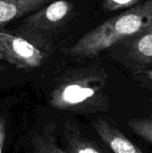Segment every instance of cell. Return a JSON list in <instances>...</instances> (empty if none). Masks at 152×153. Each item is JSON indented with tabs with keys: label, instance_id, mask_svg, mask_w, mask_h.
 <instances>
[{
	"label": "cell",
	"instance_id": "cell-10",
	"mask_svg": "<svg viewBox=\"0 0 152 153\" xmlns=\"http://www.w3.org/2000/svg\"><path fill=\"white\" fill-rule=\"evenodd\" d=\"M35 153H66L59 149L47 136L35 135L32 140Z\"/></svg>",
	"mask_w": 152,
	"mask_h": 153
},
{
	"label": "cell",
	"instance_id": "cell-11",
	"mask_svg": "<svg viewBox=\"0 0 152 153\" xmlns=\"http://www.w3.org/2000/svg\"><path fill=\"white\" fill-rule=\"evenodd\" d=\"M142 0H105L102 8L105 11L113 12L125 8H132L140 4Z\"/></svg>",
	"mask_w": 152,
	"mask_h": 153
},
{
	"label": "cell",
	"instance_id": "cell-7",
	"mask_svg": "<svg viewBox=\"0 0 152 153\" xmlns=\"http://www.w3.org/2000/svg\"><path fill=\"white\" fill-rule=\"evenodd\" d=\"M65 136L72 153H104L95 143L83 137L73 124L66 125Z\"/></svg>",
	"mask_w": 152,
	"mask_h": 153
},
{
	"label": "cell",
	"instance_id": "cell-12",
	"mask_svg": "<svg viewBox=\"0 0 152 153\" xmlns=\"http://www.w3.org/2000/svg\"><path fill=\"white\" fill-rule=\"evenodd\" d=\"M4 135H5V121L3 117H0V153H2Z\"/></svg>",
	"mask_w": 152,
	"mask_h": 153
},
{
	"label": "cell",
	"instance_id": "cell-3",
	"mask_svg": "<svg viewBox=\"0 0 152 153\" xmlns=\"http://www.w3.org/2000/svg\"><path fill=\"white\" fill-rule=\"evenodd\" d=\"M72 4L66 0H56L28 17L22 28L27 31H36L57 26L69 15Z\"/></svg>",
	"mask_w": 152,
	"mask_h": 153
},
{
	"label": "cell",
	"instance_id": "cell-8",
	"mask_svg": "<svg viewBox=\"0 0 152 153\" xmlns=\"http://www.w3.org/2000/svg\"><path fill=\"white\" fill-rule=\"evenodd\" d=\"M133 56L142 62H152V25L140 33L132 46Z\"/></svg>",
	"mask_w": 152,
	"mask_h": 153
},
{
	"label": "cell",
	"instance_id": "cell-9",
	"mask_svg": "<svg viewBox=\"0 0 152 153\" xmlns=\"http://www.w3.org/2000/svg\"><path fill=\"white\" fill-rule=\"evenodd\" d=\"M128 126L134 134L152 143V120L133 118L128 121Z\"/></svg>",
	"mask_w": 152,
	"mask_h": 153
},
{
	"label": "cell",
	"instance_id": "cell-5",
	"mask_svg": "<svg viewBox=\"0 0 152 153\" xmlns=\"http://www.w3.org/2000/svg\"><path fill=\"white\" fill-rule=\"evenodd\" d=\"M98 89L89 85L88 80H80L62 86L55 93L54 100L58 104L77 105L97 95Z\"/></svg>",
	"mask_w": 152,
	"mask_h": 153
},
{
	"label": "cell",
	"instance_id": "cell-6",
	"mask_svg": "<svg viewBox=\"0 0 152 153\" xmlns=\"http://www.w3.org/2000/svg\"><path fill=\"white\" fill-rule=\"evenodd\" d=\"M53 0H0V26L37 10Z\"/></svg>",
	"mask_w": 152,
	"mask_h": 153
},
{
	"label": "cell",
	"instance_id": "cell-14",
	"mask_svg": "<svg viewBox=\"0 0 152 153\" xmlns=\"http://www.w3.org/2000/svg\"><path fill=\"white\" fill-rule=\"evenodd\" d=\"M0 65H1V60H0Z\"/></svg>",
	"mask_w": 152,
	"mask_h": 153
},
{
	"label": "cell",
	"instance_id": "cell-13",
	"mask_svg": "<svg viewBox=\"0 0 152 153\" xmlns=\"http://www.w3.org/2000/svg\"><path fill=\"white\" fill-rule=\"evenodd\" d=\"M146 75H147V77L151 80L152 82V69L151 70H149V71H147V73H146Z\"/></svg>",
	"mask_w": 152,
	"mask_h": 153
},
{
	"label": "cell",
	"instance_id": "cell-4",
	"mask_svg": "<svg viewBox=\"0 0 152 153\" xmlns=\"http://www.w3.org/2000/svg\"><path fill=\"white\" fill-rule=\"evenodd\" d=\"M94 128L101 140L114 153H144L103 117L94 122Z\"/></svg>",
	"mask_w": 152,
	"mask_h": 153
},
{
	"label": "cell",
	"instance_id": "cell-1",
	"mask_svg": "<svg viewBox=\"0 0 152 153\" xmlns=\"http://www.w3.org/2000/svg\"><path fill=\"white\" fill-rule=\"evenodd\" d=\"M151 25L152 0H146L93 29L68 52L77 57L94 56L127 37L142 33Z\"/></svg>",
	"mask_w": 152,
	"mask_h": 153
},
{
	"label": "cell",
	"instance_id": "cell-2",
	"mask_svg": "<svg viewBox=\"0 0 152 153\" xmlns=\"http://www.w3.org/2000/svg\"><path fill=\"white\" fill-rule=\"evenodd\" d=\"M44 54L29 40L0 31V60L20 68H35L44 61Z\"/></svg>",
	"mask_w": 152,
	"mask_h": 153
}]
</instances>
